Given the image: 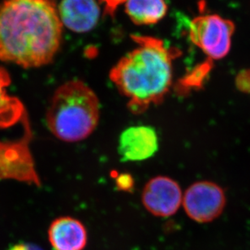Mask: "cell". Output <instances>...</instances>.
Returning <instances> with one entry per match:
<instances>
[{
  "label": "cell",
  "mask_w": 250,
  "mask_h": 250,
  "mask_svg": "<svg viewBox=\"0 0 250 250\" xmlns=\"http://www.w3.org/2000/svg\"><path fill=\"white\" fill-rule=\"evenodd\" d=\"M137 47L111 68L110 79L127 99V108L142 114L164 101L172 83V62L181 56L161 39L132 35Z\"/></svg>",
  "instance_id": "7a4b0ae2"
},
{
  "label": "cell",
  "mask_w": 250,
  "mask_h": 250,
  "mask_svg": "<svg viewBox=\"0 0 250 250\" xmlns=\"http://www.w3.org/2000/svg\"><path fill=\"white\" fill-rule=\"evenodd\" d=\"M99 119V98L80 80L69 81L56 89L46 114L49 130L65 142L86 139L96 129Z\"/></svg>",
  "instance_id": "3957f363"
},
{
  "label": "cell",
  "mask_w": 250,
  "mask_h": 250,
  "mask_svg": "<svg viewBox=\"0 0 250 250\" xmlns=\"http://www.w3.org/2000/svg\"><path fill=\"white\" fill-rule=\"evenodd\" d=\"M125 9L135 24H153L165 17L167 5L165 0H127Z\"/></svg>",
  "instance_id": "7c38bea8"
},
{
  "label": "cell",
  "mask_w": 250,
  "mask_h": 250,
  "mask_svg": "<svg viewBox=\"0 0 250 250\" xmlns=\"http://www.w3.org/2000/svg\"><path fill=\"white\" fill-rule=\"evenodd\" d=\"M237 86L243 91H250V69L244 70L236 78Z\"/></svg>",
  "instance_id": "4fadbf2b"
},
{
  "label": "cell",
  "mask_w": 250,
  "mask_h": 250,
  "mask_svg": "<svg viewBox=\"0 0 250 250\" xmlns=\"http://www.w3.org/2000/svg\"><path fill=\"white\" fill-rule=\"evenodd\" d=\"M48 240L54 250H84L88 233L80 220L62 216L55 219L49 227Z\"/></svg>",
  "instance_id": "9c48e42d"
},
{
  "label": "cell",
  "mask_w": 250,
  "mask_h": 250,
  "mask_svg": "<svg viewBox=\"0 0 250 250\" xmlns=\"http://www.w3.org/2000/svg\"><path fill=\"white\" fill-rule=\"evenodd\" d=\"M62 24L77 33L91 30L99 21V5L96 0H62L59 7Z\"/></svg>",
  "instance_id": "30bf717a"
},
{
  "label": "cell",
  "mask_w": 250,
  "mask_h": 250,
  "mask_svg": "<svg viewBox=\"0 0 250 250\" xmlns=\"http://www.w3.org/2000/svg\"><path fill=\"white\" fill-rule=\"evenodd\" d=\"M142 202L147 211L154 216L167 218L178 211L183 202V193L173 179L159 176L146 184Z\"/></svg>",
  "instance_id": "52a82bcc"
},
{
  "label": "cell",
  "mask_w": 250,
  "mask_h": 250,
  "mask_svg": "<svg viewBox=\"0 0 250 250\" xmlns=\"http://www.w3.org/2000/svg\"><path fill=\"white\" fill-rule=\"evenodd\" d=\"M235 29L233 21L216 14L196 17L188 27L191 42L210 60H221L228 56Z\"/></svg>",
  "instance_id": "5b68a950"
},
{
  "label": "cell",
  "mask_w": 250,
  "mask_h": 250,
  "mask_svg": "<svg viewBox=\"0 0 250 250\" xmlns=\"http://www.w3.org/2000/svg\"><path fill=\"white\" fill-rule=\"evenodd\" d=\"M118 178L117 186H118L119 188L122 190H127L132 188V179L131 178V176H127V175H122Z\"/></svg>",
  "instance_id": "9a60e30c"
},
{
  "label": "cell",
  "mask_w": 250,
  "mask_h": 250,
  "mask_svg": "<svg viewBox=\"0 0 250 250\" xmlns=\"http://www.w3.org/2000/svg\"><path fill=\"white\" fill-rule=\"evenodd\" d=\"M105 3V13L110 17H114L117 7L127 0H101Z\"/></svg>",
  "instance_id": "5bb4252c"
},
{
  "label": "cell",
  "mask_w": 250,
  "mask_h": 250,
  "mask_svg": "<svg viewBox=\"0 0 250 250\" xmlns=\"http://www.w3.org/2000/svg\"><path fill=\"white\" fill-rule=\"evenodd\" d=\"M11 77L7 70L0 67V129L12 127L19 123L27 114L24 104L17 97L7 93Z\"/></svg>",
  "instance_id": "8fae6325"
},
{
  "label": "cell",
  "mask_w": 250,
  "mask_h": 250,
  "mask_svg": "<svg viewBox=\"0 0 250 250\" xmlns=\"http://www.w3.org/2000/svg\"><path fill=\"white\" fill-rule=\"evenodd\" d=\"M159 146V137L154 127L137 125L122 132L119 137L118 153L123 161H145L156 154Z\"/></svg>",
  "instance_id": "ba28073f"
},
{
  "label": "cell",
  "mask_w": 250,
  "mask_h": 250,
  "mask_svg": "<svg viewBox=\"0 0 250 250\" xmlns=\"http://www.w3.org/2000/svg\"><path fill=\"white\" fill-rule=\"evenodd\" d=\"M8 250H43L39 246L31 243H19L12 246Z\"/></svg>",
  "instance_id": "2e32d148"
},
{
  "label": "cell",
  "mask_w": 250,
  "mask_h": 250,
  "mask_svg": "<svg viewBox=\"0 0 250 250\" xmlns=\"http://www.w3.org/2000/svg\"><path fill=\"white\" fill-rule=\"evenodd\" d=\"M182 204L190 219L205 224L213 221L224 211L226 196L216 184L199 181L186 189Z\"/></svg>",
  "instance_id": "8992f818"
},
{
  "label": "cell",
  "mask_w": 250,
  "mask_h": 250,
  "mask_svg": "<svg viewBox=\"0 0 250 250\" xmlns=\"http://www.w3.org/2000/svg\"><path fill=\"white\" fill-rule=\"evenodd\" d=\"M24 133L15 141H0V180H13L41 186L34 157L30 149L33 138L28 114L21 121Z\"/></svg>",
  "instance_id": "277c9868"
},
{
  "label": "cell",
  "mask_w": 250,
  "mask_h": 250,
  "mask_svg": "<svg viewBox=\"0 0 250 250\" xmlns=\"http://www.w3.org/2000/svg\"><path fill=\"white\" fill-rule=\"evenodd\" d=\"M62 24L53 0H5L0 4V61L24 68L53 61Z\"/></svg>",
  "instance_id": "6da1fadb"
}]
</instances>
